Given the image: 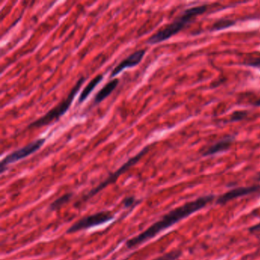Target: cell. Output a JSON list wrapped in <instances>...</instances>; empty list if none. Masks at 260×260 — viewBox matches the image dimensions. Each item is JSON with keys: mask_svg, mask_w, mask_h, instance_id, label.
<instances>
[{"mask_svg": "<svg viewBox=\"0 0 260 260\" xmlns=\"http://www.w3.org/2000/svg\"><path fill=\"white\" fill-rule=\"evenodd\" d=\"M214 198L215 197L213 194L202 196L194 201H191L182 206L173 210L164 216L160 220L149 226L144 232L127 240L126 246L129 249H132L138 245L143 244L145 242L148 241L149 240L156 237L162 231L168 229L170 226H173L180 220L186 218L191 214L200 211L201 209L206 207L210 202H212Z\"/></svg>", "mask_w": 260, "mask_h": 260, "instance_id": "1", "label": "cell"}, {"mask_svg": "<svg viewBox=\"0 0 260 260\" xmlns=\"http://www.w3.org/2000/svg\"><path fill=\"white\" fill-rule=\"evenodd\" d=\"M208 10V5L198 6V7H191L185 10L179 17L176 18L173 22L159 30L156 34L153 35L147 43L148 45H156L168 40L173 36H176L180 32L183 28L186 27L190 22H192L197 16H201L206 13Z\"/></svg>", "mask_w": 260, "mask_h": 260, "instance_id": "2", "label": "cell"}, {"mask_svg": "<svg viewBox=\"0 0 260 260\" xmlns=\"http://www.w3.org/2000/svg\"><path fill=\"white\" fill-rule=\"evenodd\" d=\"M84 81V77H81V78L79 79L78 81L76 83L74 88L71 89L69 95L64 100H63L61 103H59L56 107L53 108L51 111L47 112L45 115L41 117L39 119L32 121L28 126V128H40V127H44V126L52 124L54 121H58L69 110L74 98L78 93L80 89H81Z\"/></svg>", "mask_w": 260, "mask_h": 260, "instance_id": "3", "label": "cell"}, {"mask_svg": "<svg viewBox=\"0 0 260 260\" xmlns=\"http://www.w3.org/2000/svg\"><path fill=\"white\" fill-rule=\"evenodd\" d=\"M149 146L147 147H144L141 152L138 153L136 156H133V157L131 158L129 160H127L125 164H123L119 169H118L117 171H115V173H112L111 176H109L106 180L103 181L102 183H100V185H97V187H95L94 189H92V191H89L84 198H83V202H86V201L89 200V199H92L94 196L98 194L100 191L104 189L106 187H107L108 185H110V184L114 183L117 179L119 178V176L121 175H122L123 173H125L127 170H128L131 167H133L134 165L137 164L138 161L141 160V158L149 151Z\"/></svg>", "mask_w": 260, "mask_h": 260, "instance_id": "4", "label": "cell"}, {"mask_svg": "<svg viewBox=\"0 0 260 260\" xmlns=\"http://www.w3.org/2000/svg\"><path fill=\"white\" fill-rule=\"evenodd\" d=\"M46 139L45 138H40V139L36 140V141L31 142V144L19 149V150H15L13 153L9 154L3 159L1 162V173H4L7 170V167L10 164H14L17 161L21 159H25L28 157L30 155L37 152L38 150L42 148V146L45 144Z\"/></svg>", "mask_w": 260, "mask_h": 260, "instance_id": "5", "label": "cell"}, {"mask_svg": "<svg viewBox=\"0 0 260 260\" xmlns=\"http://www.w3.org/2000/svg\"><path fill=\"white\" fill-rule=\"evenodd\" d=\"M113 219V215L109 211H101L92 215L87 216L76 222L68 229V234L77 232V231L87 230L98 225L103 224Z\"/></svg>", "mask_w": 260, "mask_h": 260, "instance_id": "6", "label": "cell"}, {"mask_svg": "<svg viewBox=\"0 0 260 260\" xmlns=\"http://www.w3.org/2000/svg\"><path fill=\"white\" fill-rule=\"evenodd\" d=\"M260 189L259 185H251V186L239 187L231 191H226L217 199V205H225L234 199H238L243 196H249L252 193L257 192Z\"/></svg>", "mask_w": 260, "mask_h": 260, "instance_id": "7", "label": "cell"}, {"mask_svg": "<svg viewBox=\"0 0 260 260\" xmlns=\"http://www.w3.org/2000/svg\"><path fill=\"white\" fill-rule=\"evenodd\" d=\"M145 53V50H139V51H135V53L131 54L129 57L123 60L112 71L111 77L113 78V77H116L120 73L122 72L123 71L127 69V68H135V67L138 66V65L141 63L143 58H144Z\"/></svg>", "mask_w": 260, "mask_h": 260, "instance_id": "8", "label": "cell"}, {"mask_svg": "<svg viewBox=\"0 0 260 260\" xmlns=\"http://www.w3.org/2000/svg\"><path fill=\"white\" fill-rule=\"evenodd\" d=\"M234 141V136L226 137V138L214 144V145L211 146L206 151L204 152L203 156H213V155L217 154V153H221V152L226 151V150H229Z\"/></svg>", "mask_w": 260, "mask_h": 260, "instance_id": "9", "label": "cell"}, {"mask_svg": "<svg viewBox=\"0 0 260 260\" xmlns=\"http://www.w3.org/2000/svg\"><path fill=\"white\" fill-rule=\"evenodd\" d=\"M118 83H119V80L118 79H114V80H112L109 83H106L104 87L102 88L99 91L98 93L95 95V99H94V104H100L103 100H106L116 89Z\"/></svg>", "mask_w": 260, "mask_h": 260, "instance_id": "10", "label": "cell"}, {"mask_svg": "<svg viewBox=\"0 0 260 260\" xmlns=\"http://www.w3.org/2000/svg\"><path fill=\"white\" fill-rule=\"evenodd\" d=\"M103 74H100V75L96 76L95 78L92 79L87 85L86 87L84 88L83 91H82L81 94H80V98H79L78 103L82 104L83 102L86 101V99L89 97V95L92 93V91L95 89L97 86L103 81Z\"/></svg>", "mask_w": 260, "mask_h": 260, "instance_id": "11", "label": "cell"}, {"mask_svg": "<svg viewBox=\"0 0 260 260\" xmlns=\"http://www.w3.org/2000/svg\"><path fill=\"white\" fill-rule=\"evenodd\" d=\"M235 24V21L232 20V19H221L213 24L211 30L212 31H220V30L226 29L230 27L234 26Z\"/></svg>", "mask_w": 260, "mask_h": 260, "instance_id": "12", "label": "cell"}, {"mask_svg": "<svg viewBox=\"0 0 260 260\" xmlns=\"http://www.w3.org/2000/svg\"><path fill=\"white\" fill-rule=\"evenodd\" d=\"M72 193H67V194H63L61 197L58 198V199H56L54 202L51 203L50 209L51 211H55V210L59 209L63 205H64L65 204L68 203L71 201V199H72Z\"/></svg>", "mask_w": 260, "mask_h": 260, "instance_id": "13", "label": "cell"}, {"mask_svg": "<svg viewBox=\"0 0 260 260\" xmlns=\"http://www.w3.org/2000/svg\"><path fill=\"white\" fill-rule=\"evenodd\" d=\"M182 255V252L179 250L172 251V252H168V253L164 254L158 258H155L153 260H176L180 257Z\"/></svg>", "mask_w": 260, "mask_h": 260, "instance_id": "14", "label": "cell"}, {"mask_svg": "<svg viewBox=\"0 0 260 260\" xmlns=\"http://www.w3.org/2000/svg\"><path fill=\"white\" fill-rule=\"evenodd\" d=\"M248 112L246 111H237V112H234L231 117V121H240L241 120L244 119L247 116Z\"/></svg>", "mask_w": 260, "mask_h": 260, "instance_id": "15", "label": "cell"}, {"mask_svg": "<svg viewBox=\"0 0 260 260\" xmlns=\"http://www.w3.org/2000/svg\"><path fill=\"white\" fill-rule=\"evenodd\" d=\"M243 64L246 66L252 67V68H260V56L256 57H251L245 60Z\"/></svg>", "mask_w": 260, "mask_h": 260, "instance_id": "16", "label": "cell"}, {"mask_svg": "<svg viewBox=\"0 0 260 260\" xmlns=\"http://www.w3.org/2000/svg\"><path fill=\"white\" fill-rule=\"evenodd\" d=\"M135 201L136 200H135L134 197L126 198V199L123 201V205H124L125 208H129V207L135 205Z\"/></svg>", "mask_w": 260, "mask_h": 260, "instance_id": "17", "label": "cell"}, {"mask_svg": "<svg viewBox=\"0 0 260 260\" xmlns=\"http://www.w3.org/2000/svg\"><path fill=\"white\" fill-rule=\"evenodd\" d=\"M260 231V223L258 224L254 225V226H251L249 229V232L253 233L256 232V231Z\"/></svg>", "mask_w": 260, "mask_h": 260, "instance_id": "18", "label": "cell"}, {"mask_svg": "<svg viewBox=\"0 0 260 260\" xmlns=\"http://www.w3.org/2000/svg\"><path fill=\"white\" fill-rule=\"evenodd\" d=\"M253 106H257V107H260V98L257 100L256 101L254 102Z\"/></svg>", "mask_w": 260, "mask_h": 260, "instance_id": "19", "label": "cell"}, {"mask_svg": "<svg viewBox=\"0 0 260 260\" xmlns=\"http://www.w3.org/2000/svg\"><path fill=\"white\" fill-rule=\"evenodd\" d=\"M255 179V180L258 181V182H260V173H258V174L256 175Z\"/></svg>", "mask_w": 260, "mask_h": 260, "instance_id": "20", "label": "cell"}, {"mask_svg": "<svg viewBox=\"0 0 260 260\" xmlns=\"http://www.w3.org/2000/svg\"><path fill=\"white\" fill-rule=\"evenodd\" d=\"M259 237H260V235H259Z\"/></svg>", "mask_w": 260, "mask_h": 260, "instance_id": "21", "label": "cell"}]
</instances>
